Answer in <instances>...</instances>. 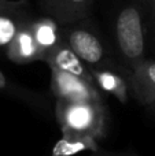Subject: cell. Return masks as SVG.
<instances>
[{"label":"cell","instance_id":"6da1fadb","mask_svg":"<svg viewBox=\"0 0 155 156\" xmlns=\"http://www.w3.org/2000/svg\"><path fill=\"white\" fill-rule=\"evenodd\" d=\"M55 118L62 136H80L100 140L107 133V111L103 101H59Z\"/></svg>","mask_w":155,"mask_h":156},{"label":"cell","instance_id":"30bf717a","mask_svg":"<svg viewBox=\"0 0 155 156\" xmlns=\"http://www.w3.org/2000/svg\"><path fill=\"white\" fill-rule=\"evenodd\" d=\"M33 37H34L37 47L43 54V62L47 55L55 49L63 41L62 29L59 27V22L51 16H40L30 21Z\"/></svg>","mask_w":155,"mask_h":156},{"label":"cell","instance_id":"7a4b0ae2","mask_svg":"<svg viewBox=\"0 0 155 156\" xmlns=\"http://www.w3.org/2000/svg\"><path fill=\"white\" fill-rule=\"evenodd\" d=\"M115 41L128 74L147 59L144 21L136 4H128L118 12L115 19Z\"/></svg>","mask_w":155,"mask_h":156},{"label":"cell","instance_id":"ba28073f","mask_svg":"<svg viewBox=\"0 0 155 156\" xmlns=\"http://www.w3.org/2000/svg\"><path fill=\"white\" fill-rule=\"evenodd\" d=\"M132 90L143 105L155 110V59H146L129 74Z\"/></svg>","mask_w":155,"mask_h":156},{"label":"cell","instance_id":"7c38bea8","mask_svg":"<svg viewBox=\"0 0 155 156\" xmlns=\"http://www.w3.org/2000/svg\"><path fill=\"white\" fill-rule=\"evenodd\" d=\"M99 140L80 136H62L52 148L51 156H81L100 152Z\"/></svg>","mask_w":155,"mask_h":156},{"label":"cell","instance_id":"5b68a950","mask_svg":"<svg viewBox=\"0 0 155 156\" xmlns=\"http://www.w3.org/2000/svg\"><path fill=\"white\" fill-rule=\"evenodd\" d=\"M30 21L26 0H0V48H7Z\"/></svg>","mask_w":155,"mask_h":156},{"label":"cell","instance_id":"8992f818","mask_svg":"<svg viewBox=\"0 0 155 156\" xmlns=\"http://www.w3.org/2000/svg\"><path fill=\"white\" fill-rule=\"evenodd\" d=\"M44 62L48 65V67L59 69V70L66 71L69 74L82 78V80L88 81L91 83H95L91 69L74 54V51L69 47V44L65 40L47 55Z\"/></svg>","mask_w":155,"mask_h":156},{"label":"cell","instance_id":"4fadbf2b","mask_svg":"<svg viewBox=\"0 0 155 156\" xmlns=\"http://www.w3.org/2000/svg\"><path fill=\"white\" fill-rule=\"evenodd\" d=\"M0 92H5L8 94H19L22 96V92H19L13 83L8 81V78L5 77V74L0 70Z\"/></svg>","mask_w":155,"mask_h":156},{"label":"cell","instance_id":"5bb4252c","mask_svg":"<svg viewBox=\"0 0 155 156\" xmlns=\"http://www.w3.org/2000/svg\"><path fill=\"white\" fill-rule=\"evenodd\" d=\"M81 156H139V155L132 151L115 152V151H104V149H102L100 152H96V154H88V155H81Z\"/></svg>","mask_w":155,"mask_h":156},{"label":"cell","instance_id":"3957f363","mask_svg":"<svg viewBox=\"0 0 155 156\" xmlns=\"http://www.w3.org/2000/svg\"><path fill=\"white\" fill-rule=\"evenodd\" d=\"M63 40L69 44L74 54L91 69H111L114 70V65L110 58H107L103 41L100 40L95 32L88 27L76 26V23L67 25L66 29H62Z\"/></svg>","mask_w":155,"mask_h":156},{"label":"cell","instance_id":"52a82bcc","mask_svg":"<svg viewBox=\"0 0 155 156\" xmlns=\"http://www.w3.org/2000/svg\"><path fill=\"white\" fill-rule=\"evenodd\" d=\"M92 0H40V7L59 23L73 25L87 18Z\"/></svg>","mask_w":155,"mask_h":156},{"label":"cell","instance_id":"277c9868","mask_svg":"<svg viewBox=\"0 0 155 156\" xmlns=\"http://www.w3.org/2000/svg\"><path fill=\"white\" fill-rule=\"evenodd\" d=\"M51 70V90L59 101H102L98 86L59 69Z\"/></svg>","mask_w":155,"mask_h":156},{"label":"cell","instance_id":"9c48e42d","mask_svg":"<svg viewBox=\"0 0 155 156\" xmlns=\"http://www.w3.org/2000/svg\"><path fill=\"white\" fill-rule=\"evenodd\" d=\"M5 52H7V58L15 65H29L32 62L43 60V54L37 47V43L30 29V22H27L19 30L15 38L5 48Z\"/></svg>","mask_w":155,"mask_h":156},{"label":"cell","instance_id":"8fae6325","mask_svg":"<svg viewBox=\"0 0 155 156\" xmlns=\"http://www.w3.org/2000/svg\"><path fill=\"white\" fill-rule=\"evenodd\" d=\"M92 71L93 80L99 90L113 94L118 101L125 104L129 99V85L121 74L111 69H99Z\"/></svg>","mask_w":155,"mask_h":156},{"label":"cell","instance_id":"9a60e30c","mask_svg":"<svg viewBox=\"0 0 155 156\" xmlns=\"http://www.w3.org/2000/svg\"><path fill=\"white\" fill-rule=\"evenodd\" d=\"M150 7H151V14H153V21L155 25V0H150Z\"/></svg>","mask_w":155,"mask_h":156}]
</instances>
